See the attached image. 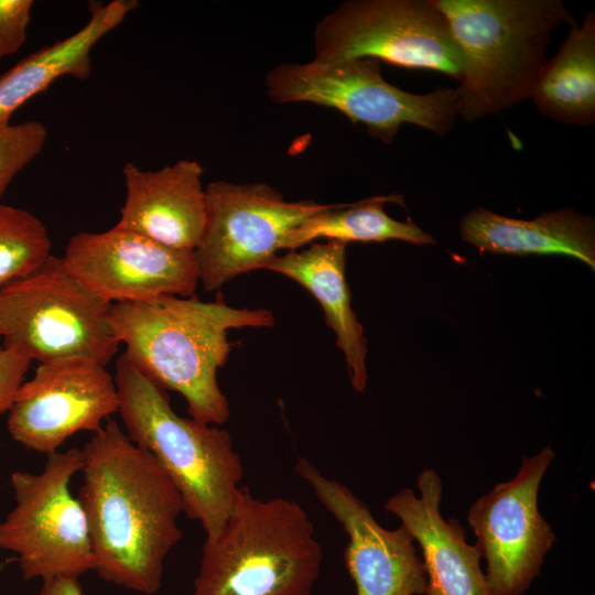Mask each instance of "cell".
Segmentation results:
<instances>
[{
	"label": "cell",
	"instance_id": "6da1fadb",
	"mask_svg": "<svg viewBox=\"0 0 595 595\" xmlns=\"http://www.w3.org/2000/svg\"><path fill=\"white\" fill-rule=\"evenodd\" d=\"M78 500L86 515L94 571L145 595L159 591L165 558L183 538L182 498L154 457L113 420L80 448Z\"/></svg>",
	"mask_w": 595,
	"mask_h": 595
},
{
	"label": "cell",
	"instance_id": "484cf974",
	"mask_svg": "<svg viewBox=\"0 0 595 595\" xmlns=\"http://www.w3.org/2000/svg\"><path fill=\"white\" fill-rule=\"evenodd\" d=\"M36 595H84L78 577H55L43 581Z\"/></svg>",
	"mask_w": 595,
	"mask_h": 595
},
{
	"label": "cell",
	"instance_id": "3957f363",
	"mask_svg": "<svg viewBox=\"0 0 595 595\" xmlns=\"http://www.w3.org/2000/svg\"><path fill=\"white\" fill-rule=\"evenodd\" d=\"M461 52L458 116L474 121L531 98L552 32L573 25L560 0H432Z\"/></svg>",
	"mask_w": 595,
	"mask_h": 595
},
{
	"label": "cell",
	"instance_id": "cb8c5ba5",
	"mask_svg": "<svg viewBox=\"0 0 595 595\" xmlns=\"http://www.w3.org/2000/svg\"><path fill=\"white\" fill-rule=\"evenodd\" d=\"M33 6V0H0V61L25 43Z\"/></svg>",
	"mask_w": 595,
	"mask_h": 595
},
{
	"label": "cell",
	"instance_id": "44dd1931",
	"mask_svg": "<svg viewBox=\"0 0 595 595\" xmlns=\"http://www.w3.org/2000/svg\"><path fill=\"white\" fill-rule=\"evenodd\" d=\"M386 203L403 204L398 194L372 196L351 204H332L327 209L305 219L282 239L280 250L296 248L320 238L349 241L382 242L401 240L423 246L435 242L429 232L408 219L399 221L385 212Z\"/></svg>",
	"mask_w": 595,
	"mask_h": 595
},
{
	"label": "cell",
	"instance_id": "d6986e66",
	"mask_svg": "<svg viewBox=\"0 0 595 595\" xmlns=\"http://www.w3.org/2000/svg\"><path fill=\"white\" fill-rule=\"evenodd\" d=\"M136 1L113 0L90 4L87 23L76 33L39 48L0 74V126L26 101L43 93L56 79L71 76L79 80L91 73L95 45L125 20Z\"/></svg>",
	"mask_w": 595,
	"mask_h": 595
},
{
	"label": "cell",
	"instance_id": "e0dca14e",
	"mask_svg": "<svg viewBox=\"0 0 595 595\" xmlns=\"http://www.w3.org/2000/svg\"><path fill=\"white\" fill-rule=\"evenodd\" d=\"M459 231L463 240L480 253L563 255L595 270L594 218L573 208H559L523 220L478 207L461 219Z\"/></svg>",
	"mask_w": 595,
	"mask_h": 595
},
{
	"label": "cell",
	"instance_id": "4316f807",
	"mask_svg": "<svg viewBox=\"0 0 595 595\" xmlns=\"http://www.w3.org/2000/svg\"><path fill=\"white\" fill-rule=\"evenodd\" d=\"M1 522V521H0Z\"/></svg>",
	"mask_w": 595,
	"mask_h": 595
},
{
	"label": "cell",
	"instance_id": "7402d4cb",
	"mask_svg": "<svg viewBox=\"0 0 595 595\" xmlns=\"http://www.w3.org/2000/svg\"><path fill=\"white\" fill-rule=\"evenodd\" d=\"M51 256L46 227L30 212L0 203V290Z\"/></svg>",
	"mask_w": 595,
	"mask_h": 595
},
{
	"label": "cell",
	"instance_id": "277c9868",
	"mask_svg": "<svg viewBox=\"0 0 595 595\" xmlns=\"http://www.w3.org/2000/svg\"><path fill=\"white\" fill-rule=\"evenodd\" d=\"M125 432L148 451L177 489L183 512L206 539L218 536L236 500L244 466L229 432L176 414L166 390L122 354L113 376Z\"/></svg>",
	"mask_w": 595,
	"mask_h": 595
},
{
	"label": "cell",
	"instance_id": "5bb4252c",
	"mask_svg": "<svg viewBox=\"0 0 595 595\" xmlns=\"http://www.w3.org/2000/svg\"><path fill=\"white\" fill-rule=\"evenodd\" d=\"M295 472L348 536L343 560L356 595H424L423 562L402 524L393 530L381 527L348 487L304 457L298 458Z\"/></svg>",
	"mask_w": 595,
	"mask_h": 595
},
{
	"label": "cell",
	"instance_id": "ffe728a7",
	"mask_svg": "<svg viewBox=\"0 0 595 595\" xmlns=\"http://www.w3.org/2000/svg\"><path fill=\"white\" fill-rule=\"evenodd\" d=\"M531 99L545 117L566 125L595 123V12L574 23L558 53L543 64Z\"/></svg>",
	"mask_w": 595,
	"mask_h": 595
},
{
	"label": "cell",
	"instance_id": "603a6c76",
	"mask_svg": "<svg viewBox=\"0 0 595 595\" xmlns=\"http://www.w3.org/2000/svg\"><path fill=\"white\" fill-rule=\"evenodd\" d=\"M47 138L37 120L0 126V198L13 177L37 156Z\"/></svg>",
	"mask_w": 595,
	"mask_h": 595
},
{
	"label": "cell",
	"instance_id": "ba28073f",
	"mask_svg": "<svg viewBox=\"0 0 595 595\" xmlns=\"http://www.w3.org/2000/svg\"><path fill=\"white\" fill-rule=\"evenodd\" d=\"M80 448L47 455L40 473L10 476L15 506L0 522V548L17 554L24 580L79 577L94 571L86 515L71 491Z\"/></svg>",
	"mask_w": 595,
	"mask_h": 595
},
{
	"label": "cell",
	"instance_id": "8fae6325",
	"mask_svg": "<svg viewBox=\"0 0 595 595\" xmlns=\"http://www.w3.org/2000/svg\"><path fill=\"white\" fill-rule=\"evenodd\" d=\"M554 456L550 446L523 456L512 479L495 485L468 509L467 521L495 595H522L556 540L538 508L539 487Z\"/></svg>",
	"mask_w": 595,
	"mask_h": 595
},
{
	"label": "cell",
	"instance_id": "8992f818",
	"mask_svg": "<svg viewBox=\"0 0 595 595\" xmlns=\"http://www.w3.org/2000/svg\"><path fill=\"white\" fill-rule=\"evenodd\" d=\"M111 307L51 255L0 290V337L4 348L39 364L84 357L106 367L120 345Z\"/></svg>",
	"mask_w": 595,
	"mask_h": 595
},
{
	"label": "cell",
	"instance_id": "d4e9b609",
	"mask_svg": "<svg viewBox=\"0 0 595 595\" xmlns=\"http://www.w3.org/2000/svg\"><path fill=\"white\" fill-rule=\"evenodd\" d=\"M30 363L25 356L0 347V414L10 410Z\"/></svg>",
	"mask_w": 595,
	"mask_h": 595
},
{
	"label": "cell",
	"instance_id": "ac0fdd59",
	"mask_svg": "<svg viewBox=\"0 0 595 595\" xmlns=\"http://www.w3.org/2000/svg\"><path fill=\"white\" fill-rule=\"evenodd\" d=\"M345 267L346 244L327 240L312 244L300 252L289 250L277 256L264 269L292 279L317 300L326 324L336 334V345L345 356L351 386L361 392L368 378L367 339L351 309Z\"/></svg>",
	"mask_w": 595,
	"mask_h": 595
},
{
	"label": "cell",
	"instance_id": "7a4b0ae2",
	"mask_svg": "<svg viewBox=\"0 0 595 595\" xmlns=\"http://www.w3.org/2000/svg\"><path fill=\"white\" fill-rule=\"evenodd\" d=\"M111 320L125 356L162 389L183 396L192 419L214 425L230 415L217 381L231 350L229 331L274 324L271 311L232 307L221 293L212 302L163 295L113 303Z\"/></svg>",
	"mask_w": 595,
	"mask_h": 595
},
{
	"label": "cell",
	"instance_id": "52a82bcc",
	"mask_svg": "<svg viewBox=\"0 0 595 595\" xmlns=\"http://www.w3.org/2000/svg\"><path fill=\"white\" fill-rule=\"evenodd\" d=\"M268 97L278 104L311 102L334 108L351 122L366 126L370 137L390 144L402 123L446 136L458 117L455 88L413 94L386 82L380 61L351 58L323 64L288 63L264 78Z\"/></svg>",
	"mask_w": 595,
	"mask_h": 595
},
{
	"label": "cell",
	"instance_id": "4fadbf2b",
	"mask_svg": "<svg viewBox=\"0 0 595 595\" xmlns=\"http://www.w3.org/2000/svg\"><path fill=\"white\" fill-rule=\"evenodd\" d=\"M62 258L76 279L112 304L188 298L199 282L194 251L166 247L116 225L73 235Z\"/></svg>",
	"mask_w": 595,
	"mask_h": 595
},
{
	"label": "cell",
	"instance_id": "30bf717a",
	"mask_svg": "<svg viewBox=\"0 0 595 595\" xmlns=\"http://www.w3.org/2000/svg\"><path fill=\"white\" fill-rule=\"evenodd\" d=\"M206 217L195 249L205 291L252 270L264 269L285 235L332 204L312 199L286 202L264 183L214 181L205 188Z\"/></svg>",
	"mask_w": 595,
	"mask_h": 595
},
{
	"label": "cell",
	"instance_id": "5b68a950",
	"mask_svg": "<svg viewBox=\"0 0 595 595\" xmlns=\"http://www.w3.org/2000/svg\"><path fill=\"white\" fill-rule=\"evenodd\" d=\"M323 549L295 500L240 487L221 531L206 539L192 595H312Z\"/></svg>",
	"mask_w": 595,
	"mask_h": 595
},
{
	"label": "cell",
	"instance_id": "9a60e30c",
	"mask_svg": "<svg viewBox=\"0 0 595 595\" xmlns=\"http://www.w3.org/2000/svg\"><path fill=\"white\" fill-rule=\"evenodd\" d=\"M420 497L404 488L393 494L385 510L396 515L418 542L426 574L424 595H495L480 569L478 548L466 542L465 530L454 518L444 519L440 505L443 484L432 468L416 479Z\"/></svg>",
	"mask_w": 595,
	"mask_h": 595
},
{
	"label": "cell",
	"instance_id": "7c38bea8",
	"mask_svg": "<svg viewBox=\"0 0 595 595\" xmlns=\"http://www.w3.org/2000/svg\"><path fill=\"white\" fill-rule=\"evenodd\" d=\"M113 377L84 357L40 363L19 387L8 411L11 437L24 447L51 455L83 431L97 432L118 412Z\"/></svg>",
	"mask_w": 595,
	"mask_h": 595
},
{
	"label": "cell",
	"instance_id": "9c48e42d",
	"mask_svg": "<svg viewBox=\"0 0 595 595\" xmlns=\"http://www.w3.org/2000/svg\"><path fill=\"white\" fill-rule=\"evenodd\" d=\"M314 61L371 57L461 80L463 63L444 14L432 0H349L314 29Z\"/></svg>",
	"mask_w": 595,
	"mask_h": 595
},
{
	"label": "cell",
	"instance_id": "2e32d148",
	"mask_svg": "<svg viewBox=\"0 0 595 595\" xmlns=\"http://www.w3.org/2000/svg\"><path fill=\"white\" fill-rule=\"evenodd\" d=\"M203 173L196 160H180L156 171L127 162L126 198L116 226L173 249L195 251L206 217Z\"/></svg>",
	"mask_w": 595,
	"mask_h": 595
}]
</instances>
